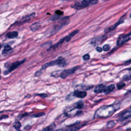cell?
I'll return each mask as SVG.
<instances>
[{
	"label": "cell",
	"instance_id": "cell-30",
	"mask_svg": "<svg viewBox=\"0 0 131 131\" xmlns=\"http://www.w3.org/2000/svg\"><path fill=\"white\" fill-rule=\"evenodd\" d=\"M83 59L85 60H89L90 59V56H89V54H85V56H83Z\"/></svg>",
	"mask_w": 131,
	"mask_h": 131
},
{
	"label": "cell",
	"instance_id": "cell-7",
	"mask_svg": "<svg viewBox=\"0 0 131 131\" xmlns=\"http://www.w3.org/2000/svg\"><path fill=\"white\" fill-rule=\"evenodd\" d=\"M35 16H36L35 13H31V14L26 16L20 19V20L18 24L21 25V24H23L26 22H28L29 21H30L31 19H32L33 18L35 17Z\"/></svg>",
	"mask_w": 131,
	"mask_h": 131
},
{
	"label": "cell",
	"instance_id": "cell-31",
	"mask_svg": "<svg viewBox=\"0 0 131 131\" xmlns=\"http://www.w3.org/2000/svg\"><path fill=\"white\" fill-rule=\"evenodd\" d=\"M37 95L39 96L42 98H46L47 97V95L46 94H37Z\"/></svg>",
	"mask_w": 131,
	"mask_h": 131
},
{
	"label": "cell",
	"instance_id": "cell-22",
	"mask_svg": "<svg viewBox=\"0 0 131 131\" xmlns=\"http://www.w3.org/2000/svg\"><path fill=\"white\" fill-rule=\"evenodd\" d=\"M115 123L114 121H110L107 124V127L108 129L112 128L114 127L115 126Z\"/></svg>",
	"mask_w": 131,
	"mask_h": 131
},
{
	"label": "cell",
	"instance_id": "cell-3",
	"mask_svg": "<svg viewBox=\"0 0 131 131\" xmlns=\"http://www.w3.org/2000/svg\"><path fill=\"white\" fill-rule=\"evenodd\" d=\"M54 65H58L60 67H65L66 65V60L64 58L60 57L56 60L50 61L49 63H46V64L43 66L40 70H45V69H46L48 67L53 66Z\"/></svg>",
	"mask_w": 131,
	"mask_h": 131
},
{
	"label": "cell",
	"instance_id": "cell-35",
	"mask_svg": "<svg viewBox=\"0 0 131 131\" xmlns=\"http://www.w3.org/2000/svg\"><path fill=\"white\" fill-rule=\"evenodd\" d=\"M128 70H130V71H131V68H129Z\"/></svg>",
	"mask_w": 131,
	"mask_h": 131
},
{
	"label": "cell",
	"instance_id": "cell-17",
	"mask_svg": "<svg viewBox=\"0 0 131 131\" xmlns=\"http://www.w3.org/2000/svg\"><path fill=\"white\" fill-rule=\"evenodd\" d=\"M40 24L38 22H37L32 25V26L30 27V29L32 31H35L38 30L40 28Z\"/></svg>",
	"mask_w": 131,
	"mask_h": 131
},
{
	"label": "cell",
	"instance_id": "cell-36",
	"mask_svg": "<svg viewBox=\"0 0 131 131\" xmlns=\"http://www.w3.org/2000/svg\"><path fill=\"white\" fill-rule=\"evenodd\" d=\"M103 1H109V0H103Z\"/></svg>",
	"mask_w": 131,
	"mask_h": 131
},
{
	"label": "cell",
	"instance_id": "cell-23",
	"mask_svg": "<svg viewBox=\"0 0 131 131\" xmlns=\"http://www.w3.org/2000/svg\"><path fill=\"white\" fill-rule=\"evenodd\" d=\"M84 126H85V125H81V126H77V127H73L72 128L68 129L65 130H67V131H76V130H79L80 128H82V127Z\"/></svg>",
	"mask_w": 131,
	"mask_h": 131
},
{
	"label": "cell",
	"instance_id": "cell-38",
	"mask_svg": "<svg viewBox=\"0 0 131 131\" xmlns=\"http://www.w3.org/2000/svg\"><path fill=\"white\" fill-rule=\"evenodd\" d=\"M0 73H1V69H0Z\"/></svg>",
	"mask_w": 131,
	"mask_h": 131
},
{
	"label": "cell",
	"instance_id": "cell-13",
	"mask_svg": "<svg viewBox=\"0 0 131 131\" xmlns=\"http://www.w3.org/2000/svg\"><path fill=\"white\" fill-rule=\"evenodd\" d=\"M105 87H106L105 86L102 85L96 86L94 89V92L95 93H100L102 92H103V91H104V90L105 89Z\"/></svg>",
	"mask_w": 131,
	"mask_h": 131
},
{
	"label": "cell",
	"instance_id": "cell-39",
	"mask_svg": "<svg viewBox=\"0 0 131 131\" xmlns=\"http://www.w3.org/2000/svg\"><path fill=\"white\" fill-rule=\"evenodd\" d=\"M0 48H1V46H0Z\"/></svg>",
	"mask_w": 131,
	"mask_h": 131
},
{
	"label": "cell",
	"instance_id": "cell-10",
	"mask_svg": "<svg viewBox=\"0 0 131 131\" xmlns=\"http://www.w3.org/2000/svg\"><path fill=\"white\" fill-rule=\"evenodd\" d=\"M131 117V111H126L124 112L120 116L119 120L122 121L128 119Z\"/></svg>",
	"mask_w": 131,
	"mask_h": 131
},
{
	"label": "cell",
	"instance_id": "cell-20",
	"mask_svg": "<svg viewBox=\"0 0 131 131\" xmlns=\"http://www.w3.org/2000/svg\"><path fill=\"white\" fill-rule=\"evenodd\" d=\"M65 41H66V39H65V37H64V38H61L59 41V42L57 43V44H56V45H54L53 46V48H54V49H55V48H57V47H58L59 45H60L61 44H63L64 42H65Z\"/></svg>",
	"mask_w": 131,
	"mask_h": 131
},
{
	"label": "cell",
	"instance_id": "cell-34",
	"mask_svg": "<svg viewBox=\"0 0 131 131\" xmlns=\"http://www.w3.org/2000/svg\"><path fill=\"white\" fill-rule=\"evenodd\" d=\"M42 72H41V70H40V71H37L36 73V76H39L41 75V74H42Z\"/></svg>",
	"mask_w": 131,
	"mask_h": 131
},
{
	"label": "cell",
	"instance_id": "cell-18",
	"mask_svg": "<svg viewBox=\"0 0 131 131\" xmlns=\"http://www.w3.org/2000/svg\"><path fill=\"white\" fill-rule=\"evenodd\" d=\"M68 116V115H67V114H62L61 115H60V116H59L58 118H57V119H56V121H57V122H58V123H59V122L60 123V122H61L64 121L66 119V118H67V117Z\"/></svg>",
	"mask_w": 131,
	"mask_h": 131
},
{
	"label": "cell",
	"instance_id": "cell-19",
	"mask_svg": "<svg viewBox=\"0 0 131 131\" xmlns=\"http://www.w3.org/2000/svg\"><path fill=\"white\" fill-rule=\"evenodd\" d=\"M11 50V47L9 45H7L4 47L2 52V54L4 55H6L7 54H8L9 53V51H10Z\"/></svg>",
	"mask_w": 131,
	"mask_h": 131
},
{
	"label": "cell",
	"instance_id": "cell-4",
	"mask_svg": "<svg viewBox=\"0 0 131 131\" xmlns=\"http://www.w3.org/2000/svg\"><path fill=\"white\" fill-rule=\"evenodd\" d=\"M90 4L88 0H81L80 1L75 3L74 5L72 6V8L77 10H80L86 8Z\"/></svg>",
	"mask_w": 131,
	"mask_h": 131
},
{
	"label": "cell",
	"instance_id": "cell-27",
	"mask_svg": "<svg viewBox=\"0 0 131 131\" xmlns=\"http://www.w3.org/2000/svg\"><path fill=\"white\" fill-rule=\"evenodd\" d=\"M84 107V104L82 102H79L77 105H76V108L78 109H81Z\"/></svg>",
	"mask_w": 131,
	"mask_h": 131
},
{
	"label": "cell",
	"instance_id": "cell-21",
	"mask_svg": "<svg viewBox=\"0 0 131 131\" xmlns=\"http://www.w3.org/2000/svg\"><path fill=\"white\" fill-rule=\"evenodd\" d=\"M55 128H56V124L55 123H53L52 125H50V126L47 127L45 129H44L43 130V131H52Z\"/></svg>",
	"mask_w": 131,
	"mask_h": 131
},
{
	"label": "cell",
	"instance_id": "cell-16",
	"mask_svg": "<svg viewBox=\"0 0 131 131\" xmlns=\"http://www.w3.org/2000/svg\"><path fill=\"white\" fill-rule=\"evenodd\" d=\"M79 32L78 30H75L73 32H71L70 34H69V35L67 37H65V39H66V42H69V41L71 40V39L75 36L76 34H77L78 32Z\"/></svg>",
	"mask_w": 131,
	"mask_h": 131
},
{
	"label": "cell",
	"instance_id": "cell-40",
	"mask_svg": "<svg viewBox=\"0 0 131 131\" xmlns=\"http://www.w3.org/2000/svg\"></svg>",
	"mask_w": 131,
	"mask_h": 131
},
{
	"label": "cell",
	"instance_id": "cell-8",
	"mask_svg": "<svg viewBox=\"0 0 131 131\" xmlns=\"http://www.w3.org/2000/svg\"><path fill=\"white\" fill-rule=\"evenodd\" d=\"M106 38H107V36L105 35L103 36L102 37H100L94 38L91 40V44L94 45V46L98 45V44L102 43Z\"/></svg>",
	"mask_w": 131,
	"mask_h": 131
},
{
	"label": "cell",
	"instance_id": "cell-6",
	"mask_svg": "<svg viewBox=\"0 0 131 131\" xmlns=\"http://www.w3.org/2000/svg\"><path fill=\"white\" fill-rule=\"evenodd\" d=\"M131 34V33L128 34H126V35H121L117 40V44L118 46H120L123 44H125L126 42L130 39V36Z\"/></svg>",
	"mask_w": 131,
	"mask_h": 131
},
{
	"label": "cell",
	"instance_id": "cell-28",
	"mask_svg": "<svg viewBox=\"0 0 131 131\" xmlns=\"http://www.w3.org/2000/svg\"><path fill=\"white\" fill-rule=\"evenodd\" d=\"M125 86H126V84L125 83L121 82V83H120V84L117 85V88H118V89H121L124 87H125Z\"/></svg>",
	"mask_w": 131,
	"mask_h": 131
},
{
	"label": "cell",
	"instance_id": "cell-2",
	"mask_svg": "<svg viewBox=\"0 0 131 131\" xmlns=\"http://www.w3.org/2000/svg\"><path fill=\"white\" fill-rule=\"evenodd\" d=\"M70 22V18L69 17H65L60 19L55 24L53 28V32H56L61 29L63 27L67 25Z\"/></svg>",
	"mask_w": 131,
	"mask_h": 131
},
{
	"label": "cell",
	"instance_id": "cell-9",
	"mask_svg": "<svg viewBox=\"0 0 131 131\" xmlns=\"http://www.w3.org/2000/svg\"><path fill=\"white\" fill-rule=\"evenodd\" d=\"M25 59L24 60H22V61H16L15 63L12 64L11 65L10 68H9L8 72H10L13 71L14 70H15L16 69H17L20 65H21L22 64H23L24 62L25 61Z\"/></svg>",
	"mask_w": 131,
	"mask_h": 131
},
{
	"label": "cell",
	"instance_id": "cell-12",
	"mask_svg": "<svg viewBox=\"0 0 131 131\" xmlns=\"http://www.w3.org/2000/svg\"><path fill=\"white\" fill-rule=\"evenodd\" d=\"M73 95L75 96V97H78V98H85L87 96V93L85 91H80L77 90V91H74L73 93Z\"/></svg>",
	"mask_w": 131,
	"mask_h": 131
},
{
	"label": "cell",
	"instance_id": "cell-11",
	"mask_svg": "<svg viewBox=\"0 0 131 131\" xmlns=\"http://www.w3.org/2000/svg\"><path fill=\"white\" fill-rule=\"evenodd\" d=\"M123 22H124V20H119V21L118 22L116 23L114 25H113V26H112L111 27H109V28L106 29L105 30V33H108V32H109L110 31H112L114 30V29H115V28H116V27L117 26H118V25H119L120 24L123 23Z\"/></svg>",
	"mask_w": 131,
	"mask_h": 131
},
{
	"label": "cell",
	"instance_id": "cell-26",
	"mask_svg": "<svg viewBox=\"0 0 131 131\" xmlns=\"http://www.w3.org/2000/svg\"><path fill=\"white\" fill-rule=\"evenodd\" d=\"M102 49H103V51H109L110 49V46L109 45H108V44L105 45L104 46H103Z\"/></svg>",
	"mask_w": 131,
	"mask_h": 131
},
{
	"label": "cell",
	"instance_id": "cell-1",
	"mask_svg": "<svg viewBox=\"0 0 131 131\" xmlns=\"http://www.w3.org/2000/svg\"><path fill=\"white\" fill-rule=\"evenodd\" d=\"M119 108V104L101 107L96 112L95 117V118H108V117L111 116Z\"/></svg>",
	"mask_w": 131,
	"mask_h": 131
},
{
	"label": "cell",
	"instance_id": "cell-33",
	"mask_svg": "<svg viewBox=\"0 0 131 131\" xmlns=\"http://www.w3.org/2000/svg\"><path fill=\"white\" fill-rule=\"evenodd\" d=\"M96 51H98V52H101L102 51V50H103L101 48H100L99 47H97V48H96Z\"/></svg>",
	"mask_w": 131,
	"mask_h": 131
},
{
	"label": "cell",
	"instance_id": "cell-25",
	"mask_svg": "<svg viewBox=\"0 0 131 131\" xmlns=\"http://www.w3.org/2000/svg\"><path fill=\"white\" fill-rule=\"evenodd\" d=\"M45 113H39L37 114H33L31 116L32 117H40L41 116H43L44 115H45Z\"/></svg>",
	"mask_w": 131,
	"mask_h": 131
},
{
	"label": "cell",
	"instance_id": "cell-5",
	"mask_svg": "<svg viewBox=\"0 0 131 131\" xmlns=\"http://www.w3.org/2000/svg\"><path fill=\"white\" fill-rule=\"evenodd\" d=\"M78 68V67H74V68L70 69L65 70L64 71H62L60 72L59 76L61 77L62 78H66L67 76H69V75L73 74L77 70Z\"/></svg>",
	"mask_w": 131,
	"mask_h": 131
},
{
	"label": "cell",
	"instance_id": "cell-14",
	"mask_svg": "<svg viewBox=\"0 0 131 131\" xmlns=\"http://www.w3.org/2000/svg\"><path fill=\"white\" fill-rule=\"evenodd\" d=\"M18 36V32L17 31H12L8 32L6 34V37L8 38H15Z\"/></svg>",
	"mask_w": 131,
	"mask_h": 131
},
{
	"label": "cell",
	"instance_id": "cell-24",
	"mask_svg": "<svg viewBox=\"0 0 131 131\" xmlns=\"http://www.w3.org/2000/svg\"><path fill=\"white\" fill-rule=\"evenodd\" d=\"M13 126H14L15 128L18 130L20 129V127H21V124H20V123L19 122V121H16L15 124H14V125H13Z\"/></svg>",
	"mask_w": 131,
	"mask_h": 131
},
{
	"label": "cell",
	"instance_id": "cell-29",
	"mask_svg": "<svg viewBox=\"0 0 131 131\" xmlns=\"http://www.w3.org/2000/svg\"><path fill=\"white\" fill-rule=\"evenodd\" d=\"M55 13H56V15H58L59 16H62L63 15L64 12L63 11H61L60 10H56V12H55Z\"/></svg>",
	"mask_w": 131,
	"mask_h": 131
},
{
	"label": "cell",
	"instance_id": "cell-15",
	"mask_svg": "<svg viewBox=\"0 0 131 131\" xmlns=\"http://www.w3.org/2000/svg\"><path fill=\"white\" fill-rule=\"evenodd\" d=\"M114 89H115V86L114 85L109 86L107 87H105L103 92L105 93V94H108L110 93H111L112 91H113Z\"/></svg>",
	"mask_w": 131,
	"mask_h": 131
},
{
	"label": "cell",
	"instance_id": "cell-37",
	"mask_svg": "<svg viewBox=\"0 0 131 131\" xmlns=\"http://www.w3.org/2000/svg\"><path fill=\"white\" fill-rule=\"evenodd\" d=\"M130 18H131V14L130 15Z\"/></svg>",
	"mask_w": 131,
	"mask_h": 131
},
{
	"label": "cell",
	"instance_id": "cell-32",
	"mask_svg": "<svg viewBox=\"0 0 131 131\" xmlns=\"http://www.w3.org/2000/svg\"><path fill=\"white\" fill-rule=\"evenodd\" d=\"M8 116H7V115H2L1 116V117H0V120H2V119H6L7 118H8Z\"/></svg>",
	"mask_w": 131,
	"mask_h": 131
}]
</instances>
